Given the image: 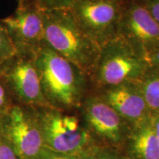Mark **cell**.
<instances>
[{
  "mask_svg": "<svg viewBox=\"0 0 159 159\" xmlns=\"http://www.w3.org/2000/svg\"><path fill=\"white\" fill-rule=\"evenodd\" d=\"M146 59L150 64L159 67V46L149 53Z\"/></svg>",
  "mask_w": 159,
  "mask_h": 159,
  "instance_id": "obj_20",
  "label": "cell"
},
{
  "mask_svg": "<svg viewBox=\"0 0 159 159\" xmlns=\"http://www.w3.org/2000/svg\"><path fill=\"white\" fill-rule=\"evenodd\" d=\"M40 82L49 106L65 111L77 106L91 83L83 69L44 43L35 54Z\"/></svg>",
  "mask_w": 159,
  "mask_h": 159,
  "instance_id": "obj_1",
  "label": "cell"
},
{
  "mask_svg": "<svg viewBox=\"0 0 159 159\" xmlns=\"http://www.w3.org/2000/svg\"><path fill=\"white\" fill-rule=\"evenodd\" d=\"M0 159H20L14 150L4 138L0 141Z\"/></svg>",
  "mask_w": 159,
  "mask_h": 159,
  "instance_id": "obj_17",
  "label": "cell"
},
{
  "mask_svg": "<svg viewBox=\"0 0 159 159\" xmlns=\"http://www.w3.org/2000/svg\"><path fill=\"white\" fill-rule=\"evenodd\" d=\"M159 24V0H140Z\"/></svg>",
  "mask_w": 159,
  "mask_h": 159,
  "instance_id": "obj_19",
  "label": "cell"
},
{
  "mask_svg": "<svg viewBox=\"0 0 159 159\" xmlns=\"http://www.w3.org/2000/svg\"><path fill=\"white\" fill-rule=\"evenodd\" d=\"M138 83L149 111H159V67L149 65Z\"/></svg>",
  "mask_w": 159,
  "mask_h": 159,
  "instance_id": "obj_13",
  "label": "cell"
},
{
  "mask_svg": "<svg viewBox=\"0 0 159 159\" xmlns=\"http://www.w3.org/2000/svg\"><path fill=\"white\" fill-rule=\"evenodd\" d=\"M41 9L44 11L70 9L76 0H33Z\"/></svg>",
  "mask_w": 159,
  "mask_h": 159,
  "instance_id": "obj_16",
  "label": "cell"
},
{
  "mask_svg": "<svg viewBox=\"0 0 159 159\" xmlns=\"http://www.w3.org/2000/svg\"><path fill=\"white\" fill-rule=\"evenodd\" d=\"M3 138L20 159H39L45 146L36 108L13 105L3 116Z\"/></svg>",
  "mask_w": 159,
  "mask_h": 159,
  "instance_id": "obj_7",
  "label": "cell"
},
{
  "mask_svg": "<svg viewBox=\"0 0 159 159\" xmlns=\"http://www.w3.org/2000/svg\"><path fill=\"white\" fill-rule=\"evenodd\" d=\"M83 113L89 126L100 136L113 142L122 138L125 121L102 97H87Z\"/></svg>",
  "mask_w": 159,
  "mask_h": 159,
  "instance_id": "obj_11",
  "label": "cell"
},
{
  "mask_svg": "<svg viewBox=\"0 0 159 159\" xmlns=\"http://www.w3.org/2000/svg\"><path fill=\"white\" fill-rule=\"evenodd\" d=\"M136 130L134 147L139 157L142 159H159V140L152 120Z\"/></svg>",
  "mask_w": 159,
  "mask_h": 159,
  "instance_id": "obj_12",
  "label": "cell"
},
{
  "mask_svg": "<svg viewBox=\"0 0 159 159\" xmlns=\"http://www.w3.org/2000/svg\"><path fill=\"white\" fill-rule=\"evenodd\" d=\"M99 96L116 111L125 122L139 128L150 120V111L138 81L126 82L99 89Z\"/></svg>",
  "mask_w": 159,
  "mask_h": 159,
  "instance_id": "obj_10",
  "label": "cell"
},
{
  "mask_svg": "<svg viewBox=\"0 0 159 159\" xmlns=\"http://www.w3.org/2000/svg\"><path fill=\"white\" fill-rule=\"evenodd\" d=\"M127 0H76L70 10L83 30L99 47L118 36Z\"/></svg>",
  "mask_w": 159,
  "mask_h": 159,
  "instance_id": "obj_6",
  "label": "cell"
},
{
  "mask_svg": "<svg viewBox=\"0 0 159 159\" xmlns=\"http://www.w3.org/2000/svg\"><path fill=\"white\" fill-rule=\"evenodd\" d=\"M150 65L148 61L119 36L100 47L91 83L98 89L141 79Z\"/></svg>",
  "mask_w": 159,
  "mask_h": 159,
  "instance_id": "obj_3",
  "label": "cell"
},
{
  "mask_svg": "<svg viewBox=\"0 0 159 159\" xmlns=\"http://www.w3.org/2000/svg\"><path fill=\"white\" fill-rule=\"evenodd\" d=\"M152 126H153V128L155 130V132H156V134L157 137H158L159 140V116L157 117L156 119H153L152 120Z\"/></svg>",
  "mask_w": 159,
  "mask_h": 159,
  "instance_id": "obj_21",
  "label": "cell"
},
{
  "mask_svg": "<svg viewBox=\"0 0 159 159\" xmlns=\"http://www.w3.org/2000/svg\"><path fill=\"white\" fill-rule=\"evenodd\" d=\"M39 159H77V158L72 155L59 153L44 148Z\"/></svg>",
  "mask_w": 159,
  "mask_h": 159,
  "instance_id": "obj_18",
  "label": "cell"
},
{
  "mask_svg": "<svg viewBox=\"0 0 159 159\" xmlns=\"http://www.w3.org/2000/svg\"><path fill=\"white\" fill-rule=\"evenodd\" d=\"M3 139V116H0V141Z\"/></svg>",
  "mask_w": 159,
  "mask_h": 159,
  "instance_id": "obj_22",
  "label": "cell"
},
{
  "mask_svg": "<svg viewBox=\"0 0 159 159\" xmlns=\"http://www.w3.org/2000/svg\"><path fill=\"white\" fill-rule=\"evenodd\" d=\"M15 104L9 89L0 78V116H5Z\"/></svg>",
  "mask_w": 159,
  "mask_h": 159,
  "instance_id": "obj_15",
  "label": "cell"
},
{
  "mask_svg": "<svg viewBox=\"0 0 159 159\" xmlns=\"http://www.w3.org/2000/svg\"><path fill=\"white\" fill-rule=\"evenodd\" d=\"M100 159H108V158H100Z\"/></svg>",
  "mask_w": 159,
  "mask_h": 159,
  "instance_id": "obj_23",
  "label": "cell"
},
{
  "mask_svg": "<svg viewBox=\"0 0 159 159\" xmlns=\"http://www.w3.org/2000/svg\"><path fill=\"white\" fill-rule=\"evenodd\" d=\"M36 111L46 148L75 156L89 143V130L77 116L49 106Z\"/></svg>",
  "mask_w": 159,
  "mask_h": 159,
  "instance_id": "obj_4",
  "label": "cell"
},
{
  "mask_svg": "<svg viewBox=\"0 0 159 159\" xmlns=\"http://www.w3.org/2000/svg\"><path fill=\"white\" fill-rule=\"evenodd\" d=\"M43 11L45 43L90 78L100 47L80 26L70 9Z\"/></svg>",
  "mask_w": 159,
  "mask_h": 159,
  "instance_id": "obj_2",
  "label": "cell"
},
{
  "mask_svg": "<svg viewBox=\"0 0 159 159\" xmlns=\"http://www.w3.org/2000/svg\"><path fill=\"white\" fill-rule=\"evenodd\" d=\"M13 14L0 19L16 52L35 54L45 43L43 11L33 0H17Z\"/></svg>",
  "mask_w": 159,
  "mask_h": 159,
  "instance_id": "obj_8",
  "label": "cell"
},
{
  "mask_svg": "<svg viewBox=\"0 0 159 159\" xmlns=\"http://www.w3.org/2000/svg\"><path fill=\"white\" fill-rule=\"evenodd\" d=\"M118 36L146 59L149 53L159 46V24L140 0H127Z\"/></svg>",
  "mask_w": 159,
  "mask_h": 159,
  "instance_id": "obj_9",
  "label": "cell"
},
{
  "mask_svg": "<svg viewBox=\"0 0 159 159\" xmlns=\"http://www.w3.org/2000/svg\"><path fill=\"white\" fill-rule=\"evenodd\" d=\"M16 53L7 30L0 20V66Z\"/></svg>",
  "mask_w": 159,
  "mask_h": 159,
  "instance_id": "obj_14",
  "label": "cell"
},
{
  "mask_svg": "<svg viewBox=\"0 0 159 159\" xmlns=\"http://www.w3.org/2000/svg\"><path fill=\"white\" fill-rule=\"evenodd\" d=\"M0 78L16 104L33 108L49 106L43 94L35 54L16 53L0 66Z\"/></svg>",
  "mask_w": 159,
  "mask_h": 159,
  "instance_id": "obj_5",
  "label": "cell"
}]
</instances>
